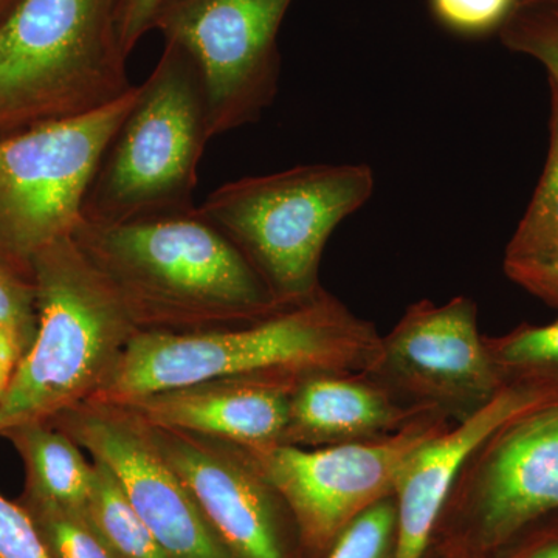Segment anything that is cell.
Returning a JSON list of instances; mask_svg holds the SVG:
<instances>
[{
    "instance_id": "1",
    "label": "cell",
    "mask_w": 558,
    "mask_h": 558,
    "mask_svg": "<svg viewBox=\"0 0 558 558\" xmlns=\"http://www.w3.org/2000/svg\"><path fill=\"white\" fill-rule=\"evenodd\" d=\"M380 343L374 323L323 290L247 328L185 336L142 333L113 366L108 389L113 398L137 402L219 379L299 384L322 374H365L379 357Z\"/></svg>"
},
{
    "instance_id": "2",
    "label": "cell",
    "mask_w": 558,
    "mask_h": 558,
    "mask_svg": "<svg viewBox=\"0 0 558 558\" xmlns=\"http://www.w3.org/2000/svg\"><path fill=\"white\" fill-rule=\"evenodd\" d=\"M132 314L256 319L286 310L236 245L196 207L121 223L81 222L72 234Z\"/></svg>"
},
{
    "instance_id": "3",
    "label": "cell",
    "mask_w": 558,
    "mask_h": 558,
    "mask_svg": "<svg viewBox=\"0 0 558 558\" xmlns=\"http://www.w3.org/2000/svg\"><path fill=\"white\" fill-rule=\"evenodd\" d=\"M120 0H17L0 25V131L75 119L135 86ZM0 135V137H2Z\"/></svg>"
},
{
    "instance_id": "4",
    "label": "cell",
    "mask_w": 558,
    "mask_h": 558,
    "mask_svg": "<svg viewBox=\"0 0 558 558\" xmlns=\"http://www.w3.org/2000/svg\"><path fill=\"white\" fill-rule=\"evenodd\" d=\"M365 163L300 165L226 183L197 205L255 269L282 306L319 292V263L333 230L373 197Z\"/></svg>"
},
{
    "instance_id": "5",
    "label": "cell",
    "mask_w": 558,
    "mask_h": 558,
    "mask_svg": "<svg viewBox=\"0 0 558 558\" xmlns=\"http://www.w3.org/2000/svg\"><path fill=\"white\" fill-rule=\"evenodd\" d=\"M211 138L199 72L185 51L165 43L95 170L84 222H130L196 207L197 171Z\"/></svg>"
},
{
    "instance_id": "6",
    "label": "cell",
    "mask_w": 558,
    "mask_h": 558,
    "mask_svg": "<svg viewBox=\"0 0 558 558\" xmlns=\"http://www.w3.org/2000/svg\"><path fill=\"white\" fill-rule=\"evenodd\" d=\"M33 259L39 328L0 398V432L31 424L86 388L131 318L72 236Z\"/></svg>"
},
{
    "instance_id": "7",
    "label": "cell",
    "mask_w": 558,
    "mask_h": 558,
    "mask_svg": "<svg viewBox=\"0 0 558 558\" xmlns=\"http://www.w3.org/2000/svg\"><path fill=\"white\" fill-rule=\"evenodd\" d=\"M138 84L105 108L0 137V245L36 255L72 236L95 170Z\"/></svg>"
},
{
    "instance_id": "8",
    "label": "cell",
    "mask_w": 558,
    "mask_h": 558,
    "mask_svg": "<svg viewBox=\"0 0 558 558\" xmlns=\"http://www.w3.org/2000/svg\"><path fill=\"white\" fill-rule=\"evenodd\" d=\"M293 0H170L153 32L199 72L211 137L256 123L274 105L281 75L278 35Z\"/></svg>"
},
{
    "instance_id": "9",
    "label": "cell",
    "mask_w": 558,
    "mask_h": 558,
    "mask_svg": "<svg viewBox=\"0 0 558 558\" xmlns=\"http://www.w3.org/2000/svg\"><path fill=\"white\" fill-rule=\"evenodd\" d=\"M453 424L429 414L379 439L312 450L271 444L247 453L275 494L288 502L307 545L326 549L360 513L392 497L414 454Z\"/></svg>"
},
{
    "instance_id": "10",
    "label": "cell",
    "mask_w": 558,
    "mask_h": 558,
    "mask_svg": "<svg viewBox=\"0 0 558 558\" xmlns=\"http://www.w3.org/2000/svg\"><path fill=\"white\" fill-rule=\"evenodd\" d=\"M396 398L416 409L465 421L505 388L478 328L469 296L411 304L387 336L368 371Z\"/></svg>"
},
{
    "instance_id": "11",
    "label": "cell",
    "mask_w": 558,
    "mask_h": 558,
    "mask_svg": "<svg viewBox=\"0 0 558 558\" xmlns=\"http://www.w3.org/2000/svg\"><path fill=\"white\" fill-rule=\"evenodd\" d=\"M446 512L461 513L465 543L481 553L508 545L557 513L558 402L521 414L488 436L462 465Z\"/></svg>"
},
{
    "instance_id": "12",
    "label": "cell",
    "mask_w": 558,
    "mask_h": 558,
    "mask_svg": "<svg viewBox=\"0 0 558 558\" xmlns=\"http://www.w3.org/2000/svg\"><path fill=\"white\" fill-rule=\"evenodd\" d=\"M76 438L112 472L168 556L229 558L178 473L134 428L89 416L80 422Z\"/></svg>"
},
{
    "instance_id": "13",
    "label": "cell",
    "mask_w": 558,
    "mask_h": 558,
    "mask_svg": "<svg viewBox=\"0 0 558 558\" xmlns=\"http://www.w3.org/2000/svg\"><path fill=\"white\" fill-rule=\"evenodd\" d=\"M558 402L554 389L505 387L465 421L429 439L414 454L395 492V558H424L462 465L513 418Z\"/></svg>"
},
{
    "instance_id": "14",
    "label": "cell",
    "mask_w": 558,
    "mask_h": 558,
    "mask_svg": "<svg viewBox=\"0 0 558 558\" xmlns=\"http://www.w3.org/2000/svg\"><path fill=\"white\" fill-rule=\"evenodd\" d=\"M202 515L238 558H286L271 494L258 469L208 453L185 440L159 447Z\"/></svg>"
},
{
    "instance_id": "15",
    "label": "cell",
    "mask_w": 558,
    "mask_h": 558,
    "mask_svg": "<svg viewBox=\"0 0 558 558\" xmlns=\"http://www.w3.org/2000/svg\"><path fill=\"white\" fill-rule=\"evenodd\" d=\"M429 414L438 413L402 402L369 374H322L293 388L279 444L328 447L379 439Z\"/></svg>"
},
{
    "instance_id": "16",
    "label": "cell",
    "mask_w": 558,
    "mask_h": 558,
    "mask_svg": "<svg viewBox=\"0 0 558 558\" xmlns=\"http://www.w3.org/2000/svg\"><path fill=\"white\" fill-rule=\"evenodd\" d=\"M293 381L245 379L234 387L185 388L137 400L160 427L189 429L242 444L245 449L282 442Z\"/></svg>"
},
{
    "instance_id": "17",
    "label": "cell",
    "mask_w": 558,
    "mask_h": 558,
    "mask_svg": "<svg viewBox=\"0 0 558 558\" xmlns=\"http://www.w3.org/2000/svg\"><path fill=\"white\" fill-rule=\"evenodd\" d=\"M22 447L33 476V486L47 508L81 515L86 513L94 469L65 436L31 427L22 433Z\"/></svg>"
},
{
    "instance_id": "18",
    "label": "cell",
    "mask_w": 558,
    "mask_h": 558,
    "mask_svg": "<svg viewBox=\"0 0 558 558\" xmlns=\"http://www.w3.org/2000/svg\"><path fill=\"white\" fill-rule=\"evenodd\" d=\"M549 83V145L545 168L506 247L505 259L558 258V84Z\"/></svg>"
},
{
    "instance_id": "19",
    "label": "cell",
    "mask_w": 558,
    "mask_h": 558,
    "mask_svg": "<svg viewBox=\"0 0 558 558\" xmlns=\"http://www.w3.org/2000/svg\"><path fill=\"white\" fill-rule=\"evenodd\" d=\"M488 357L505 387L558 391V318L523 325L499 337L484 336Z\"/></svg>"
},
{
    "instance_id": "20",
    "label": "cell",
    "mask_w": 558,
    "mask_h": 558,
    "mask_svg": "<svg viewBox=\"0 0 558 558\" xmlns=\"http://www.w3.org/2000/svg\"><path fill=\"white\" fill-rule=\"evenodd\" d=\"M86 515L98 537L121 558H171L132 508L116 476L102 462H95Z\"/></svg>"
},
{
    "instance_id": "21",
    "label": "cell",
    "mask_w": 558,
    "mask_h": 558,
    "mask_svg": "<svg viewBox=\"0 0 558 558\" xmlns=\"http://www.w3.org/2000/svg\"><path fill=\"white\" fill-rule=\"evenodd\" d=\"M498 36L506 49L537 61L558 84V0H521Z\"/></svg>"
},
{
    "instance_id": "22",
    "label": "cell",
    "mask_w": 558,
    "mask_h": 558,
    "mask_svg": "<svg viewBox=\"0 0 558 558\" xmlns=\"http://www.w3.org/2000/svg\"><path fill=\"white\" fill-rule=\"evenodd\" d=\"M395 495L360 513L337 537L326 558H395Z\"/></svg>"
},
{
    "instance_id": "23",
    "label": "cell",
    "mask_w": 558,
    "mask_h": 558,
    "mask_svg": "<svg viewBox=\"0 0 558 558\" xmlns=\"http://www.w3.org/2000/svg\"><path fill=\"white\" fill-rule=\"evenodd\" d=\"M521 0H429L435 20L459 36L478 38L499 32Z\"/></svg>"
},
{
    "instance_id": "24",
    "label": "cell",
    "mask_w": 558,
    "mask_h": 558,
    "mask_svg": "<svg viewBox=\"0 0 558 558\" xmlns=\"http://www.w3.org/2000/svg\"><path fill=\"white\" fill-rule=\"evenodd\" d=\"M53 558H113L98 535L84 526L78 515L43 506L39 526Z\"/></svg>"
},
{
    "instance_id": "25",
    "label": "cell",
    "mask_w": 558,
    "mask_h": 558,
    "mask_svg": "<svg viewBox=\"0 0 558 558\" xmlns=\"http://www.w3.org/2000/svg\"><path fill=\"white\" fill-rule=\"evenodd\" d=\"M0 558H53L24 509L0 495Z\"/></svg>"
},
{
    "instance_id": "26",
    "label": "cell",
    "mask_w": 558,
    "mask_h": 558,
    "mask_svg": "<svg viewBox=\"0 0 558 558\" xmlns=\"http://www.w3.org/2000/svg\"><path fill=\"white\" fill-rule=\"evenodd\" d=\"M506 277L535 299L558 310V258L545 260L505 259Z\"/></svg>"
},
{
    "instance_id": "27",
    "label": "cell",
    "mask_w": 558,
    "mask_h": 558,
    "mask_svg": "<svg viewBox=\"0 0 558 558\" xmlns=\"http://www.w3.org/2000/svg\"><path fill=\"white\" fill-rule=\"evenodd\" d=\"M170 0H120L119 31L128 54L134 51L146 33L153 32V22L161 7Z\"/></svg>"
},
{
    "instance_id": "28",
    "label": "cell",
    "mask_w": 558,
    "mask_h": 558,
    "mask_svg": "<svg viewBox=\"0 0 558 558\" xmlns=\"http://www.w3.org/2000/svg\"><path fill=\"white\" fill-rule=\"evenodd\" d=\"M0 326L21 337L31 326V295L5 270L0 269Z\"/></svg>"
},
{
    "instance_id": "29",
    "label": "cell",
    "mask_w": 558,
    "mask_h": 558,
    "mask_svg": "<svg viewBox=\"0 0 558 558\" xmlns=\"http://www.w3.org/2000/svg\"><path fill=\"white\" fill-rule=\"evenodd\" d=\"M21 337L0 326V398L9 387L20 357Z\"/></svg>"
},
{
    "instance_id": "30",
    "label": "cell",
    "mask_w": 558,
    "mask_h": 558,
    "mask_svg": "<svg viewBox=\"0 0 558 558\" xmlns=\"http://www.w3.org/2000/svg\"><path fill=\"white\" fill-rule=\"evenodd\" d=\"M515 558H558V531L532 543Z\"/></svg>"
},
{
    "instance_id": "31",
    "label": "cell",
    "mask_w": 558,
    "mask_h": 558,
    "mask_svg": "<svg viewBox=\"0 0 558 558\" xmlns=\"http://www.w3.org/2000/svg\"><path fill=\"white\" fill-rule=\"evenodd\" d=\"M17 0H0V25L5 21V17L9 16L10 11L14 9Z\"/></svg>"
}]
</instances>
